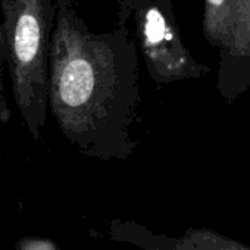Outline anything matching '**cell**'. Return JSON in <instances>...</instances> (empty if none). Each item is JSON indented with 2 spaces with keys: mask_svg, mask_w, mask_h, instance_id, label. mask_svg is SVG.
I'll return each mask as SVG.
<instances>
[{
  "mask_svg": "<svg viewBox=\"0 0 250 250\" xmlns=\"http://www.w3.org/2000/svg\"><path fill=\"white\" fill-rule=\"evenodd\" d=\"M139 53L128 28L93 33L74 0H56L49 56V110L81 152L127 156L136 147Z\"/></svg>",
  "mask_w": 250,
  "mask_h": 250,
  "instance_id": "cell-1",
  "label": "cell"
},
{
  "mask_svg": "<svg viewBox=\"0 0 250 250\" xmlns=\"http://www.w3.org/2000/svg\"><path fill=\"white\" fill-rule=\"evenodd\" d=\"M2 33L17 109L34 140L49 113V56L56 0H0Z\"/></svg>",
  "mask_w": 250,
  "mask_h": 250,
  "instance_id": "cell-2",
  "label": "cell"
},
{
  "mask_svg": "<svg viewBox=\"0 0 250 250\" xmlns=\"http://www.w3.org/2000/svg\"><path fill=\"white\" fill-rule=\"evenodd\" d=\"M130 21L133 39L156 84L196 80L209 71L183 43L171 0H118V27L128 28Z\"/></svg>",
  "mask_w": 250,
  "mask_h": 250,
  "instance_id": "cell-3",
  "label": "cell"
},
{
  "mask_svg": "<svg viewBox=\"0 0 250 250\" xmlns=\"http://www.w3.org/2000/svg\"><path fill=\"white\" fill-rule=\"evenodd\" d=\"M250 88V0H235L234 30L228 50L219 56L218 90L234 102Z\"/></svg>",
  "mask_w": 250,
  "mask_h": 250,
  "instance_id": "cell-4",
  "label": "cell"
},
{
  "mask_svg": "<svg viewBox=\"0 0 250 250\" xmlns=\"http://www.w3.org/2000/svg\"><path fill=\"white\" fill-rule=\"evenodd\" d=\"M235 0H205L203 36L206 42L219 50L222 56L231 43L234 30Z\"/></svg>",
  "mask_w": 250,
  "mask_h": 250,
  "instance_id": "cell-5",
  "label": "cell"
},
{
  "mask_svg": "<svg viewBox=\"0 0 250 250\" xmlns=\"http://www.w3.org/2000/svg\"><path fill=\"white\" fill-rule=\"evenodd\" d=\"M188 250H250V246L215 231H199L188 240Z\"/></svg>",
  "mask_w": 250,
  "mask_h": 250,
  "instance_id": "cell-6",
  "label": "cell"
},
{
  "mask_svg": "<svg viewBox=\"0 0 250 250\" xmlns=\"http://www.w3.org/2000/svg\"><path fill=\"white\" fill-rule=\"evenodd\" d=\"M5 66H6V46L0 27V93H5Z\"/></svg>",
  "mask_w": 250,
  "mask_h": 250,
  "instance_id": "cell-7",
  "label": "cell"
},
{
  "mask_svg": "<svg viewBox=\"0 0 250 250\" xmlns=\"http://www.w3.org/2000/svg\"><path fill=\"white\" fill-rule=\"evenodd\" d=\"M11 119V110L5 93H0V122H8Z\"/></svg>",
  "mask_w": 250,
  "mask_h": 250,
  "instance_id": "cell-8",
  "label": "cell"
}]
</instances>
